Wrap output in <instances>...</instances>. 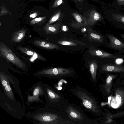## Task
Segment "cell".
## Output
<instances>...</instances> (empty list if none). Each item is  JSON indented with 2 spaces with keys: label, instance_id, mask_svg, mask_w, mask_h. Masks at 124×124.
Returning <instances> with one entry per match:
<instances>
[{
  "label": "cell",
  "instance_id": "603a6c76",
  "mask_svg": "<svg viewBox=\"0 0 124 124\" xmlns=\"http://www.w3.org/2000/svg\"><path fill=\"white\" fill-rule=\"evenodd\" d=\"M2 84L4 87H5V89L6 91L9 92L11 91V89L10 86L8 85V83L6 80L3 79L2 81Z\"/></svg>",
  "mask_w": 124,
  "mask_h": 124
},
{
  "label": "cell",
  "instance_id": "d4e9b609",
  "mask_svg": "<svg viewBox=\"0 0 124 124\" xmlns=\"http://www.w3.org/2000/svg\"><path fill=\"white\" fill-rule=\"evenodd\" d=\"M63 2V0H56L54 4V7H57L61 5Z\"/></svg>",
  "mask_w": 124,
  "mask_h": 124
},
{
  "label": "cell",
  "instance_id": "ba28073f",
  "mask_svg": "<svg viewBox=\"0 0 124 124\" xmlns=\"http://www.w3.org/2000/svg\"><path fill=\"white\" fill-rule=\"evenodd\" d=\"M62 21L60 22L53 25L47 24L44 28L42 30L47 34H53L58 32L61 26Z\"/></svg>",
  "mask_w": 124,
  "mask_h": 124
},
{
  "label": "cell",
  "instance_id": "3957f363",
  "mask_svg": "<svg viewBox=\"0 0 124 124\" xmlns=\"http://www.w3.org/2000/svg\"><path fill=\"white\" fill-rule=\"evenodd\" d=\"M71 14L73 16L75 21H72L70 25L77 29H79L88 25L87 19L82 15L76 12H73Z\"/></svg>",
  "mask_w": 124,
  "mask_h": 124
},
{
  "label": "cell",
  "instance_id": "7402d4cb",
  "mask_svg": "<svg viewBox=\"0 0 124 124\" xmlns=\"http://www.w3.org/2000/svg\"><path fill=\"white\" fill-rule=\"evenodd\" d=\"M62 12L59 11L54 15L50 21L49 23H51L55 22L61 18L62 17Z\"/></svg>",
  "mask_w": 124,
  "mask_h": 124
},
{
  "label": "cell",
  "instance_id": "4dcf8cb0",
  "mask_svg": "<svg viewBox=\"0 0 124 124\" xmlns=\"http://www.w3.org/2000/svg\"><path fill=\"white\" fill-rule=\"evenodd\" d=\"M77 0L79 2H82L83 0Z\"/></svg>",
  "mask_w": 124,
  "mask_h": 124
},
{
  "label": "cell",
  "instance_id": "5bb4252c",
  "mask_svg": "<svg viewBox=\"0 0 124 124\" xmlns=\"http://www.w3.org/2000/svg\"><path fill=\"white\" fill-rule=\"evenodd\" d=\"M116 77V75L109 74L106 78V84L104 87L105 91L108 94L110 92L113 80Z\"/></svg>",
  "mask_w": 124,
  "mask_h": 124
},
{
  "label": "cell",
  "instance_id": "44dd1931",
  "mask_svg": "<svg viewBox=\"0 0 124 124\" xmlns=\"http://www.w3.org/2000/svg\"><path fill=\"white\" fill-rule=\"evenodd\" d=\"M113 18L116 21L124 24V15L118 14H115L113 15Z\"/></svg>",
  "mask_w": 124,
  "mask_h": 124
},
{
  "label": "cell",
  "instance_id": "ffe728a7",
  "mask_svg": "<svg viewBox=\"0 0 124 124\" xmlns=\"http://www.w3.org/2000/svg\"><path fill=\"white\" fill-rule=\"evenodd\" d=\"M47 92L49 97L51 99H57L60 98L59 95L49 89H47Z\"/></svg>",
  "mask_w": 124,
  "mask_h": 124
},
{
  "label": "cell",
  "instance_id": "52a82bcc",
  "mask_svg": "<svg viewBox=\"0 0 124 124\" xmlns=\"http://www.w3.org/2000/svg\"><path fill=\"white\" fill-rule=\"evenodd\" d=\"M90 54L92 55L101 58H108L115 59L118 57L113 54L95 49H90L89 50Z\"/></svg>",
  "mask_w": 124,
  "mask_h": 124
},
{
  "label": "cell",
  "instance_id": "1f68e13d",
  "mask_svg": "<svg viewBox=\"0 0 124 124\" xmlns=\"http://www.w3.org/2000/svg\"><path fill=\"white\" fill-rule=\"evenodd\" d=\"M122 37L124 39V34H123L122 35Z\"/></svg>",
  "mask_w": 124,
  "mask_h": 124
},
{
  "label": "cell",
  "instance_id": "e0dca14e",
  "mask_svg": "<svg viewBox=\"0 0 124 124\" xmlns=\"http://www.w3.org/2000/svg\"><path fill=\"white\" fill-rule=\"evenodd\" d=\"M89 35L90 38L98 42H103L104 40L102 37L98 34L93 32H90L89 33Z\"/></svg>",
  "mask_w": 124,
  "mask_h": 124
},
{
  "label": "cell",
  "instance_id": "f546056e",
  "mask_svg": "<svg viewBox=\"0 0 124 124\" xmlns=\"http://www.w3.org/2000/svg\"><path fill=\"white\" fill-rule=\"evenodd\" d=\"M67 27L65 26H63L62 27V29L63 30L65 31L66 30Z\"/></svg>",
  "mask_w": 124,
  "mask_h": 124
},
{
  "label": "cell",
  "instance_id": "ac0fdd59",
  "mask_svg": "<svg viewBox=\"0 0 124 124\" xmlns=\"http://www.w3.org/2000/svg\"><path fill=\"white\" fill-rule=\"evenodd\" d=\"M18 48L21 52L30 56H33L35 54H37L35 52L26 47H19Z\"/></svg>",
  "mask_w": 124,
  "mask_h": 124
},
{
  "label": "cell",
  "instance_id": "4316f807",
  "mask_svg": "<svg viewBox=\"0 0 124 124\" xmlns=\"http://www.w3.org/2000/svg\"><path fill=\"white\" fill-rule=\"evenodd\" d=\"M123 60L121 58L117 59L116 60V62L117 64H120L123 62Z\"/></svg>",
  "mask_w": 124,
  "mask_h": 124
},
{
  "label": "cell",
  "instance_id": "5b68a950",
  "mask_svg": "<svg viewBox=\"0 0 124 124\" xmlns=\"http://www.w3.org/2000/svg\"><path fill=\"white\" fill-rule=\"evenodd\" d=\"M108 38L109 39V46L115 49L124 52V43L113 35L108 34Z\"/></svg>",
  "mask_w": 124,
  "mask_h": 124
},
{
  "label": "cell",
  "instance_id": "30bf717a",
  "mask_svg": "<svg viewBox=\"0 0 124 124\" xmlns=\"http://www.w3.org/2000/svg\"><path fill=\"white\" fill-rule=\"evenodd\" d=\"M33 43L37 46L48 49H58L59 47L55 44L43 40H35Z\"/></svg>",
  "mask_w": 124,
  "mask_h": 124
},
{
  "label": "cell",
  "instance_id": "83f0119b",
  "mask_svg": "<svg viewBox=\"0 0 124 124\" xmlns=\"http://www.w3.org/2000/svg\"><path fill=\"white\" fill-rule=\"evenodd\" d=\"M117 3L119 5H124V0H117Z\"/></svg>",
  "mask_w": 124,
  "mask_h": 124
},
{
  "label": "cell",
  "instance_id": "cb8c5ba5",
  "mask_svg": "<svg viewBox=\"0 0 124 124\" xmlns=\"http://www.w3.org/2000/svg\"><path fill=\"white\" fill-rule=\"evenodd\" d=\"M40 92V89L39 88H36L33 92V96L31 97H33L30 98L29 99L31 100L32 98H33L32 99H34V98H35V97H37V96L39 94Z\"/></svg>",
  "mask_w": 124,
  "mask_h": 124
},
{
  "label": "cell",
  "instance_id": "d6986e66",
  "mask_svg": "<svg viewBox=\"0 0 124 124\" xmlns=\"http://www.w3.org/2000/svg\"><path fill=\"white\" fill-rule=\"evenodd\" d=\"M57 43L60 45L68 46H77L78 44L74 42L69 40H60L57 41Z\"/></svg>",
  "mask_w": 124,
  "mask_h": 124
},
{
  "label": "cell",
  "instance_id": "484cf974",
  "mask_svg": "<svg viewBox=\"0 0 124 124\" xmlns=\"http://www.w3.org/2000/svg\"><path fill=\"white\" fill-rule=\"evenodd\" d=\"M115 117H120L122 116H124V111H121L117 113L114 114Z\"/></svg>",
  "mask_w": 124,
  "mask_h": 124
},
{
  "label": "cell",
  "instance_id": "7a4b0ae2",
  "mask_svg": "<svg viewBox=\"0 0 124 124\" xmlns=\"http://www.w3.org/2000/svg\"><path fill=\"white\" fill-rule=\"evenodd\" d=\"M78 98L82 102L84 106L87 108L95 113H99L100 109L94 99L85 92L80 91L76 93Z\"/></svg>",
  "mask_w": 124,
  "mask_h": 124
},
{
  "label": "cell",
  "instance_id": "f1b7e54d",
  "mask_svg": "<svg viewBox=\"0 0 124 124\" xmlns=\"http://www.w3.org/2000/svg\"><path fill=\"white\" fill-rule=\"evenodd\" d=\"M36 16V15L35 13L33 14L30 15V17L32 18H34Z\"/></svg>",
  "mask_w": 124,
  "mask_h": 124
},
{
  "label": "cell",
  "instance_id": "8fae6325",
  "mask_svg": "<svg viewBox=\"0 0 124 124\" xmlns=\"http://www.w3.org/2000/svg\"><path fill=\"white\" fill-rule=\"evenodd\" d=\"M66 111L69 116L72 118L79 120L83 119V116L81 113L72 106L68 107L66 109Z\"/></svg>",
  "mask_w": 124,
  "mask_h": 124
},
{
  "label": "cell",
  "instance_id": "7c38bea8",
  "mask_svg": "<svg viewBox=\"0 0 124 124\" xmlns=\"http://www.w3.org/2000/svg\"><path fill=\"white\" fill-rule=\"evenodd\" d=\"M26 32V30L23 29L15 32L12 35V38L11 41L15 42H20L24 38Z\"/></svg>",
  "mask_w": 124,
  "mask_h": 124
},
{
  "label": "cell",
  "instance_id": "9c48e42d",
  "mask_svg": "<svg viewBox=\"0 0 124 124\" xmlns=\"http://www.w3.org/2000/svg\"><path fill=\"white\" fill-rule=\"evenodd\" d=\"M102 70L104 71L112 72H124V66H118L113 65L106 64L101 67Z\"/></svg>",
  "mask_w": 124,
  "mask_h": 124
},
{
  "label": "cell",
  "instance_id": "6da1fadb",
  "mask_svg": "<svg viewBox=\"0 0 124 124\" xmlns=\"http://www.w3.org/2000/svg\"><path fill=\"white\" fill-rule=\"evenodd\" d=\"M0 55L2 57L6 59L16 66L23 69H25V66L24 63L17 57L12 51L6 45L0 42Z\"/></svg>",
  "mask_w": 124,
  "mask_h": 124
},
{
  "label": "cell",
  "instance_id": "2e32d148",
  "mask_svg": "<svg viewBox=\"0 0 124 124\" xmlns=\"http://www.w3.org/2000/svg\"><path fill=\"white\" fill-rule=\"evenodd\" d=\"M57 118V116L55 114H47L41 116V120L45 122H50L55 120Z\"/></svg>",
  "mask_w": 124,
  "mask_h": 124
},
{
  "label": "cell",
  "instance_id": "8992f818",
  "mask_svg": "<svg viewBox=\"0 0 124 124\" xmlns=\"http://www.w3.org/2000/svg\"><path fill=\"white\" fill-rule=\"evenodd\" d=\"M102 18L101 15L95 9H92L88 14L87 22L88 25L93 26L98 21L101 20Z\"/></svg>",
  "mask_w": 124,
  "mask_h": 124
},
{
  "label": "cell",
  "instance_id": "9a60e30c",
  "mask_svg": "<svg viewBox=\"0 0 124 124\" xmlns=\"http://www.w3.org/2000/svg\"><path fill=\"white\" fill-rule=\"evenodd\" d=\"M98 67V65L95 61L92 62L89 65L90 71L94 81H95L96 79V71Z\"/></svg>",
  "mask_w": 124,
  "mask_h": 124
},
{
  "label": "cell",
  "instance_id": "4fadbf2b",
  "mask_svg": "<svg viewBox=\"0 0 124 124\" xmlns=\"http://www.w3.org/2000/svg\"><path fill=\"white\" fill-rule=\"evenodd\" d=\"M116 100L120 106L124 104V90L121 88H117L115 93Z\"/></svg>",
  "mask_w": 124,
  "mask_h": 124
},
{
  "label": "cell",
  "instance_id": "277c9868",
  "mask_svg": "<svg viewBox=\"0 0 124 124\" xmlns=\"http://www.w3.org/2000/svg\"><path fill=\"white\" fill-rule=\"evenodd\" d=\"M71 71L69 69L62 68H54L43 70L39 72L40 74L53 75H64L70 73Z\"/></svg>",
  "mask_w": 124,
  "mask_h": 124
}]
</instances>
